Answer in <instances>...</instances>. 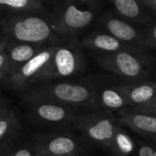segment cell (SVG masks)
<instances>
[{"mask_svg":"<svg viewBox=\"0 0 156 156\" xmlns=\"http://www.w3.org/2000/svg\"><path fill=\"white\" fill-rule=\"evenodd\" d=\"M7 42H8V41L5 38H0V51L6 50Z\"/></svg>","mask_w":156,"mask_h":156,"instance_id":"obj_26","label":"cell"},{"mask_svg":"<svg viewBox=\"0 0 156 156\" xmlns=\"http://www.w3.org/2000/svg\"><path fill=\"white\" fill-rule=\"evenodd\" d=\"M9 76V62L6 51H0V79Z\"/></svg>","mask_w":156,"mask_h":156,"instance_id":"obj_21","label":"cell"},{"mask_svg":"<svg viewBox=\"0 0 156 156\" xmlns=\"http://www.w3.org/2000/svg\"><path fill=\"white\" fill-rule=\"evenodd\" d=\"M119 121L138 135L156 142V117L129 109L119 112Z\"/></svg>","mask_w":156,"mask_h":156,"instance_id":"obj_11","label":"cell"},{"mask_svg":"<svg viewBox=\"0 0 156 156\" xmlns=\"http://www.w3.org/2000/svg\"><path fill=\"white\" fill-rule=\"evenodd\" d=\"M73 125L88 141L108 149L119 121L110 112L98 110L82 112Z\"/></svg>","mask_w":156,"mask_h":156,"instance_id":"obj_6","label":"cell"},{"mask_svg":"<svg viewBox=\"0 0 156 156\" xmlns=\"http://www.w3.org/2000/svg\"><path fill=\"white\" fill-rule=\"evenodd\" d=\"M0 38H4L3 35H2V33H1V30H0Z\"/></svg>","mask_w":156,"mask_h":156,"instance_id":"obj_30","label":"cell"},{"mask_svg":"<svg viewBox=\"0 0 156 156\" xmlns=\"http://www.w3.org/2000/svg\"><path fill=\"white\" fill-rule=\"evenodd\" d=\"M35 156H50L49 154H47L46 152L41 151V150H38L36 149V153H35Z\"/></svg>","mask_w":156,"mask_h":156,"instance_id":"obj_27","label":"cell"},{"mask_svg":"<svg viewBox=\"0 0 156 156\" xmlns=\"http://www.w3.org/2000/svg\"><path fill=\"white\" fill-rule=\"evenodd\" d=\"M129 108L131 110H134V111L142 112V113L149 114V115L156 117V98L149 104H145V105H141V106H136V107H129Z\"/></svg>","mask_w":156,"mask_h":156,"instance_id":"obj_22","label":"cell"},{"mask_svg":"<svg viewBox=\"0 0 156 156\" xmlns=\"http://www.w3.org/2000/svg\"><path fill=\"white\" fill-rule=\"evenodd\" d=\"M98 25L104 31L114 36L120 41L135 48L148 51L143 29H139L110 12H107L99 19Z\"/></svg>","mask_w":156,"mask_h":156,"instance_id":"obj_8","label":"cell"},{"mask_svg":"<svg viewBox=\"0 0 156 156\" xmlns=\"http://www.w3.org/2000/svg\"><path fill=\"white\" fill-rule=\"evenodd\" d=\"M98 108L101 111L113 112L121 111L129 107L126 97L121 93L117 86L103 87L98 91Z\"/></svg>","mask_w":156,"mask_h":156,"instance_id":"obj_16","label":"cell"},{"mask_svg":"<svg viewBox=\"0 0 156 156\" xmlns=\"http://www.w3.org/2000/svg\"><path fill=\"white\" fill-rule=\"evenodd\" d=\"M0 156H9V155H0Z\"/></svg>","mask_w":156,"mask_h":156,"instance_id":"obj_32","label":"cell"},{"mask_svg":"<svg viewBox=\"0 0 156 156\" xmlns=\"http://www.w3.org/2000/svg\"><path fill=\"white\" fill-rule=\"evenodd\" d=\"M0 30L7 41L39 45L63 41L55 33L51 23L43 18L26 13L1 19Z\"/></svg>","mask_w":156,"mask_h":156,"instance_id":"obj_2","label":"cell"},{"mask_svg":"<svg viewBox=\"0 0 156 156\" xmlns=\"http://www.w3.org/2000/svg\"><path fill=\"white\" fill-rule=\"evenodd\" d=\"M50 156H51V155H50Z\"/></svg>","mask_w":156,"mask_h":156,"instance_id":"obj_33","label":"cell"},{"mask_svg":"<svg viewBox=\"0 0 156 156\" xmlns=\"http://www.w3.org/2000/svg\"><path fill=\"white\" fill-rule=\"evenodd\" d=\"M35 153L36 151H34L30 148H21L17 150L11 156H35Z\"/></svg>","mask_w":156,"mask_h":156,"instance_id":"obj_25","label":"cell"},{"mask_svg":"<svg viewBox=\"0 0 156 156\" xmlns=\"http://www.w3.org/2000/svg\"><path fill=\"white\" fill-rule=\"evenodd\" d=\"M0 105H5V104H4V101H3V98H2L1 94H0Z\"/></svg>","mask_w":156,"mask_h":156,"instance_id":"obj_29","label":"cell"},{"mask_svg":"<svg viewBox=\"0 0 156 156\" xmlns=\"http://www.w3.org/2000/svg\"><path fill=\"white\" fill-rule=\"evenodd\" d=\"M7 107L5 106V105H0V115H1V113L3 112V110L6 108Z\"/></svg>","mask_w":156,"mask_h":156,"instance_id":"obj_28","label":"cell"},{"mask_svg":"<svg viewBox=\"0 0 156 156\" xmlns=\"http://www.w3.org/2000/svg\"><path fill=\"white\" fill-rule=\"evenodd\" d=\"M140 5L156 15V0H138Z\"/></svg>","mask_w":156,"mask_h":156,"instance_id":"obj_24","label":"cell"},{"mask_svg":"<svg viewBox=\"0 0 156 156\" xmlns=\"http://www.w3.org/2000/svg\"><path fill=\"white\" fill-rule=\"evenodd\" d=\"M58 45L48 46L29 62L24 63L17 72L8 77V82L16 88H22L48 63L53 56Z\"/></svg>","mask_w":156,"mask_h":156,"instance_id":"obj_10","label":"cell"},{"mask_svg":"<svg viewBox=\"0 0 156 156\" xmlns=\"http://www.w3.org/2000/svg\"><path fill=\"white\" fill-rule=\"evenodd\" d=\"M81 46L91 50L95 53H113L121 51H143L120 41L104 30H94L90 32L82 40Z\"/></svg>","mask_w":156,"mask_h":156,"instance_id":"obj_12","label":"cell"},{"mask_svg":"<svg viewBox=\"0 0 156 156\" xmlns=\"http://www.w3.org/2000/svg\"><path fill=\"white\" fill-rule=\"evenodd\" d=\"M100 0H65L51 21L55 33L64 40H76L97 17Z\"/></svg>","mask_w":156,"mask_h":156,"instance_id":"obj_3","label":"cell"},{"mask_svg":"<svg viewBox=\"0 0 156 156\" xmlns=\"http://www.w3.org/2000/svg\"><path fill=\"white\" fill-rule=\"evenodd\" d=\"M36 149L51 156H79L81 145L71 133H59L41 137Z\"/></svg>","mask_w":156,"mask_h":156,"instance_id":"obj_9","label":"cell"},{"mask_svg":"<svg viewBox=\"0 0 156 156\" xmlns=\"http://www.w3.org/2000/svg\"><path fill=\"white\" fill-rule=\"evenodd\" d=\"M118 88L126 97L129 107L149 104L156 98L155 82H132L129 84L117 85Z\"/></svg>","mask_w":156,"mask_h":156,"instance_id":"obj_14","label":"cell"},{"mask_svg":"<svg viewBox=\"0 0 156 156\" xmlns=\"http://www.w3.org/2000/svg\"><path fill=\"white\" fill-rule=\"evenodd\" d=\"M19 127V120L14 110L6 108L0 115V143L8 140Z\"/></svg>","mask_w":156,"mask_h":156,"instance_id":"obj_19","label":"cell"},{"mask_svg":"<svg viewBox=\"0 0 156 156\" xmlns=\"http://www.w3.org/2000/svg\"><path fill=\"white\" fill-rule=\"evenodd\" d=\"M145 51H121L113 53H95L98 65L129 81H140L149 73V55Z\"/></svg>","mask_w":156,"mask_h":156,"instance_id":"obj_5","label":"cell"},{"mask_svg":"<svg viewBox=\"0 0 156 156\" xmlns=\"http://www.w3.org/2000/svg\"><path fill=\"white\" fill-rule=\"evenodd\" d=\"M46 47L47 46L44 45L8 41L5 51L9 62V75L17 72L24 63L29 62Z\"/></svg>","mask_w":156,"mask_h":156,"instance_id":"obj_13","label":"cell"},{"mask_svg":"<svg viewBox=\"0 0 156 156\" xmlns=\"http://www.w3.org/2000/svg\"><path fill=\"white\" fill-rule=\"evenodd\" d=\"M85 69V57L81 44L76 40L69 43L58 45L51 59L32 78L30 83H41L60 78L76 75Z\"/></svg>","mask_w":156,"mask_h":156,"instance_id":"obj_4","label":"cell"},{"mask_svg":"<svg viewBox=\"0 0 156 156\" xmlns=\"http://www.w3.org/2000/svg\"><path fill=\"white\" fill-rule=\"evenodd\" d=\"M148 50L156 49V23H149L143 28Z\"/></svg>","mask_w":156,"mask_h":156,"instance_id":"obj_20","label":"cell"},{"mask_svg":"<svg viewBox=\"0 0 156 156\" xmlns=\"http://www.w3.org/2000/svg\"><path fill=\"white\" fill-rule=\"evenodd\" d=\"M42 8L41 0H0V11L8 12L10 15L34 12Z\"/></svg>","mask_w":156,"mask_h":156,"instance_id":"obj_18","label":"cell"},{"mask_svg":"<svg viewBox=\"0 0 156 156\" xmlns=\"http://www.w3.org/2000/svg\"><path fill=\"white\" fill-rule=\"evenodd\" d=\"M117 13L126 21L136 24H148L151 18L143 11L138 0H111Z\"/></svg>","mask_w":156,"mask_h":156,"instance_id":"obj_15","label":"cell"},{"mask_svg":"<svg viewBox=\"0 0 156 156\" xmlns=\"http://www.w3.org/2000/svg\"><path fill=\"white\" fill-rule=\"evenodd\" d=\"M25 102L30 117L45 125H73L81 114V110L43 99L25 97Z\"/></svg>","mask_w":156,"mask_h":156,"instance_id":"obj_7","label":"cell"},{"mask_svg":"<svg viewBox=\"0 0 156 156\" xmlns=\"http://www.w3.org/2000/svg\"><path fill=\"white\" fill-rule=\"evenodd\" d=\"M136 149L137 144L119 123L108 148L112 156H129Z\"/></svg>","mask_w":156,"mask_h":156,"instance_id":"obj_17","label":"cell"},{"mask_svg":"<svg viewBox=\"0 0 156 156\" xmlns=\"http://www.w3.org/2000/svg\"><path fill=\"white\" fill-rule=\"evenodd\" d=\"M153 156H156V150H155V151H154V153H153Z\"/></svg>","mask_w":156,"mask_h":156,"instance_id":"obj_31","label":"cell"},{"mask_svg":"<svg viewBox=\"0 0 156 156\" xmlns=\"http://www.w3.org/2000/svg\"><path fill=\"white\" fill-rule=\"evenodd\" d=\"M26 97L58 103L78 110L98 111V90L87 82H58L41 85Z\"/></svg>","mask_w":156,"mask_h":156,"instance_id":"obj_1","label":"cell"},{"mask_svg":"<svg viewBox=\"0 0 156 156\" xmlns=\"http://www.w3.org/2000/svg\"><path fill=\"white\" fill-rule=\"evenodd\" d=\"M156 147L149 143H140L137 145L136 154L137 156H153Z\"/></svg>","mask_w":156,"mask_h":156,"instance_id":"obj_23","label":"cell"}]
</instances>
